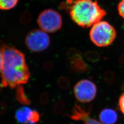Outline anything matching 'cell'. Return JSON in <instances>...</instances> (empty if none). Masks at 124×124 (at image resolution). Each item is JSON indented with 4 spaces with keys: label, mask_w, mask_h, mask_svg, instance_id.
<instances>
[{
    "label": "cell",
    "mask_w": 124,
    "mask_h": 124,
    "mask_svg": "<svg viewBox=\"0 0 124 124\" xmlns=\"http://www.w3.org/2000/svg\"><path fill=\"white\" fill-rule=\"evenodd\" d=\"M118 10L120 16L124 18V0H121L119 3Z\"/></svg>",
    "instance_id": "obj_19"
},
{
    "label": "cell",
    "mask_w": 124,
    "mask_h": 124,
    "mask_svg": "<svg viewBox=\"0 0 124 124\" xmlns=\"http://www.w3.org/2000/svg\"><path fill=\"white\" fill-rule=\"evenodd\" d=\"M58 84L60 88L64 90L69 88L70 85L69 80L65 76H61L59 77L58 80Z\"/></svg>",
    "instance_id": "obj_15"
},
{
    "label": "cell",
    "mask_w": 124,
    "mask_h": 124,
    "mask_svg": "<svg viewBox=\"0 0 124 124\" xmlns=\"http://www.w3.org/2000/svg\"><path fill=\"white\" fill-rule=\"evenodd\" d=\"M61 8L65 10L74 22L83 28L92 26L106 15L98 2L93 0H66L61 3Z\"/></svg>",
    "instance_id": "obj_2"
},
{
    "label": "cell",
    "mask_w": 124,
    "mask_h": 124,
    "mask_svg": "<svg viewBox=\"0 0 124 124\" xmlns=\"http://www.w3.org/2000/svg\"><path fill=\"white\" fill-rule=\"evenodd\" d=\"M16 99L19 102L24 105H29L31 102V101L27 98L24 89L21 85H19L17 87L16 91Z\"/></svg>",
    "instance_id": "obj_11"
},
{
    "label": "cell",
    "mask_w": 124,
    "mask_h": 124,
    "mask_svg": "<svg viewBox=\"0 0 124 124\" xmlns=\"http://www.w3.org/2000/svg\"><path fill=\"white\" fill-rule=\"evenodd\" d=\"M119 62L121 64L124 65V54L120 56L119 58Z\"/></svg>",
    "instance_id": "obj_22"
},
{
    "label": "cell",
    "mask_w": 124,
    "mask_h": 124,
    "mask_svg": "<svg viewBox=\"0 0 124 124\" xmlns=\"http://www.w3.org/2000/svg\"><path fill=\"white\" fill-rule=\"evenodd\" d=\"M2 53H1V49L0 48V72L1 71V66H2Z\"/></svg>",
    "instance_id": "obj_23"
},
{
    "label": "cell",
    "mask_w": 124,
    "mask_h": 124,
    "mask_svg": "<svg viewBox=\"0 0 124 124\" xmlns=\"http://www.w3.org/2000/svg\"><path fill=\"white\" fill-rule=\"evenodd\" d=\"M103 77L105 81L108 84L113 83L115 80V73L110 70L106 71L103 74Z\"/></svg>",
    "instance_id": "obj_16"
},
{
    "label": "cell",
    "mask_w": 124,
    "mask_h": 124,
    "mask_svg": "<svg viewBox=\"0 0 124 124\" xmlns=\"http://www.w3.org/2000/svg\"><path fill=\"white\" fill-rule=\"evenodd\" d=\"M72 72L76 73H83L89 69L88 65L85 62L82 54L68 59Z\"/></svg>",
    "instance_id": "obj_9"
},
{
    "label": "cell",
    "mask_w": 124,
    "mask_h": 124,
    "mask_svg": "<svg viewBox=\"0 0 124 124\" xmlns=\"http://www.w3.org/2000/svg\"><path fill=\"white\" fill-rule=\"evenodd\" d=\"M15 118L20 124H36L40 120V115L35 110L27 107H23L16 111Z\"/></svg>",
    "instance_id": "obj_7"
},
{
    "label": "cell",
    "mask_w": 124,
    "mask_h": 124,
    "mask_svg": "<svg viewBox=\"0 0 124 124\" xmlns=\"http://www.w3.org/2000/svg\"><path fill=\"white\" fill-rule=\"evenodd\" d=\"M91 109L92 106L90 107L88 109L86 110L80 105L75 104L71 114L68 115L67 116L72 120L82 121L85 124H103L90 116Z\"/></svg>",
    "instance_id": "obj_8"
},
{
    "label": "cell",
    "mask_w": 124,
    "mask_h": 124,
    "mask_svg": "<svg viewBox=\"0 0 124 124\" xmlns=\"http://www.w3.org/2000/svg\"><path fill=\"white\" fill-rule=\"evenodd\" d=\"M85 58L91 62H97L100 59L101 57L99 53L95 51H88L84 54Z\"/></svg>",
    "instance_id": "obj_13"
},
{
    "label": "cell",
    "mask_w": 124,
    "mask_h": 124,
    "mask_svg": "<svg viewBox=\"0 0 124 124\" xmlns=\"http://www.w3.org/2000/svg\"><path fill=\"white\" fill-rule=\"evenodd\" d=\"M40 101L42 105H46L49 101V94L47 93H41L40 96Z\"/></svg>",
    "instance_id": "obj_18"
},
{
    "label": "cell",
    "mask_w": 124,
    "mask_h": 124,
    "mask_svg": "<svg viewBox=\"0 0 124 124\" xmlns=\"http://www.w3.org/2000/svg\"><path fill=\"white\" fill-rule=\"evenodd\" d=\"M31 20V14L27 11L21 13L20 16V22L23 24H26L30 22Z\"/></svg>",
    "instance_id": "obj_17"
},
{
    "label": "cell",
    "mask_w": 124,
    "mask_h": 124,
    "mask_svg": "<svg viewBox=\"0 0 124 124\" xmlns=\"http://www.w3.org/2000/svg\"><path fill=\"white\" fill-rule=\"evenodd\" d=\"M119 106L120 111L124 115V93L121 95L119 98Z\"/></svg>",
    "instance_id": "obj_20"
},
{
    "label": "cell",
    "mask_w": 124,
    "mask_h": 124,
    "mask_svg": "<svg viewBox=\"0 0 124 124\" xmlns=\"http://www.w3.org/2000/svg\"><path fill=\"white\" fill-rule=\"evenodd\" d=\"M97 88L93 81L85 79L78 81L74 88V93L76 99L82 103H88L95 99Z\"/></svg>",
    "instance_id": "obj_6"
},
{
    "label": "cell",
    "mask_w": 124,
    "mask_h": 124,
    "mask_svg": "<svg viewBox=\"0 0 124 124\" xmlns=\"http://www.w3.org/2000/svg\"><path fill=\"white\" fill-rule=\"evenodd\" d=\"M99 119L103 124H115L118 121V116L114 109L105 108L100 113Z\"/></svg>",
    "instance_id": "obj_10"
},
{
    "label": "cell",
    "mask_w": 124,
    "mask_h": 124,
    "mask_svg": "<svg viewBox=\"0 0 124 124\" xmlns=\"http://www.w3.org/2000/svg\"><path fill=\"white\" fill-rule=\"evenodd\" d=\"M18 0H0V9L8 10L13 9L18 3Z\"/></svg>",
    "instance_id": "obj_12"
},
{
    "label": "cell",
    "mask_w": 124,
    "mask_h": 124,
    "mask_svg": "<svg viewBox=\"0 0 124 124\" xmlns=\"http://www.w3.org/2000/svg\"><path fill=\"white\" fill-rule=\"evenodd\" d=\"M43 67L45 70L47 71L51 70L53 68V64L52 63L49 61H46L45 62L43 65Z\"/></svg>",
    "instance_id": "obj_21"
},
{
    "label": "cell",
    "mask_w": 124,
    "mask_h": 124,
    "mask_svg": "<svg viewBox=\"0 0 124 124\" xmlns=\"http://www.w3.org/2000/svg\"><path fill=\"white\" fill-rule=\"evenodd\" d=\"M1 49L2 86L14 88L26 84L30 78V73L24 54L14 47L7 45H2Z\"/></svg>",
    "instance_id": "obj_1"
},
{
    "label": "cell",
    "mask_w": 124,
    "mask_h": 124,
    "mask_svg": "<svg viewBox=\"0 0 124 124\" xmlns=\"http://www.w3.org/2000/svg\"><path fill=\"white\" fill-rule=\"evenodd\" d=\"M116 37L115 28L106 21H99L93 24L90 32L92 42L99 47L107 46L112 43Z\"/></svg>",
    "instance_id": "obj_3"
},
{
    "label": "cell",
    "mask_w": 124,
    "mask_h": 124,
    "mask_svg": "<svg viewBox=\"0 0 124 124\" xmlns=\"http://www.w3.org/2000/svg\"><path fill=\"white\" fill-rule=\"evenodd\" d=\"M65 108L64 102L61 100L56 102L53 108V112L57 115H60L63 113Z\"/></svg>",
    "instance_id": "obj_14"
},
{
    "label": "cell",
    "mask_w": 124,
    "mask_h": 124,
    "mask_svg": "<svg viewBox=\"0 0 124 124\" xmlns=\"http://www.w3.org/2000/svg\"><path fill=\"white\" fill-rule=\"evenodd\" d=\"M25 44L27 47L31 51L40 52L48 47L50 44V38L45 31L34 30L27 35Z\"/></svg>",
    "instance_id": "obj_5"
},
{
    "label": "cell",
    "mask_w": 124,
    "mask_h": 124,
    "mask_svg": "<svg viewBox=\"0 0 124 124\" xmlns=\"http://www.w3.org/2000/svg\"><path fill=\"white\" fill-rule=\"evenodd\" d=\"M37 23L42 31L53 33L61 29L62 20L61 16L58 12L53 9H48L40 13Z\"/></svg>",
    "instance_id": "obj_4"
},
{
    "label": "cell",
    "mask_w": 124,
    "mask_h": 124,
    "mask_svg": "<svg viewBox=\"0 0 124 124\" xmlns=\"http://www.w3.org/2000/svg\"></svg>",
    "instance_id": "obj_24"
}]
</instances>
